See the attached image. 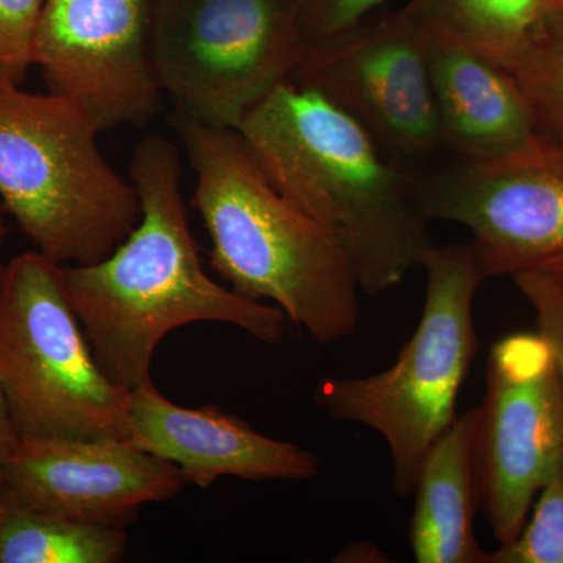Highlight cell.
<instances>
[{
    "mask_svg": "<svg viewBox=\"0 0 563 563\" xmlns=\"http://www.w3.org/2000/svg\"><path fill=\"white\" fill-rule=\"evenodd\" d=\"M512 279L531 303L537 332L553 351L563 387V279L542 268L515 274Z\"/></svg>",
    "mask_w": 563,
    "mask_h": 563,
    "instance_id": "21",
    "label": "cell"
},
{
    "mask_svg": "<svg viewBox=\"0 0 563 563\" xmlns=\"http://www.w3.org/2000/svg\"><path fill=\"white\" fill-rule=\"evenodd\" d=\"M129 180L141 218L110 255L63 266L66 292L103 373L133 390L151 383L152 361L169 332L192 322L235 325L277 346L287 332L279 307L236 295L203 269L181 196V162L165 136H144Z\"/></svg>",
    "mask_w": 563,
    "mask_h": 563,
    "instance_id": "1",
    "label": "cell"
},
{
    "mask_svg": "<svg viewBox=\"0 0 563 563\" xmlns=\"http://www.w3.org/2000/svg\"><path fill=\"white\" fill-rule=\"evenodd\" d=\"M385 0H299L303 46L314 47L346 35L369 20Z\"/></svg>",
    "mask_w": 563,
    "mask_h": 563,
    "instance_id": "22",
    "label": "cell"
},
{
    "mask_svg": "<svg viewBox=\"0 0 563 563\" xmlns=\"http://www.w3.org/2000/svg\"><path fill=\"white\" fill-rule=\"evenodd\" d=\"M426 52L444 150L454 158L499 161L542 143L509 69L431 21Z\"/></svg>",
    "mask_w": 563,
    "mask_h": 563,
    "instance_id": "14",
    "label": "cell"
},
{
    "mask_svg": "<svg viewBox=\"0 0 563 563\" xmlns=\"http://www.w3.org/2000/svg\"><path fill=\"white\" fill-rule=\"evenodd\" d=\"M44 0H0V88L21 87L35 66Z\"/></svg>",
    "mask_w": 563,
    "mask_h": 563,
    "instance_id": "20",
    "label": "cell"
},
{
    "mask_svg": "<svg viewBox=\"0 0 563 563\" xmlns=\"http://www.w3.org/2000/svg\"><path fill=\"white\" fill-rule=\"evenodd\" d=\"M421 266L424 306L396 362L372 376L325 377L313 395L335 420L383 437L398 496L413 495L426 454L457 418V396L479 347L473 307L485 277L472 246L433 244Z\"/></svg>",
    "mask_w": 563,
    "mask_h": 563,
    "instance_id": "5",
    "label": "cell"
},
{
    "mask_svg": "<svg viewBox=\"0 0 563 563\" xmlns=\"http://www.w3.org/2000/svg\"><path fill=\"white\" fill-rule=\"evenodd\" d=\"M540 268L547 269V272L553 273L555 276L562 277L563 279V252L554 255L550 261L544 262Z\"/></svg>",
    "mask_w": 563,
    "mask_h": 563,
    "instance_id": "25",
    "label": "cell"
},
{
    "mask_svg": "<svg viewBox=\"0 0 563 563\" xmlns=\"http://www.w3.org/2000/svg\"><path fill=\"white\" fill-rule=\"evenodd\" d=\"M196 174L191 207L209 232L210 266L250 301H273L321 346L361 321L357 273L328 229L282 196L235 129L172 114Z\"/></svg>",
    "mask_w": 563,
    "mask_h": 563,
    "instance_id": "3",
    "label": "cell"
},
{
    "mask_svg": "<svg viewBox=\"0 0 563 563\" xmlns=\"http://www.w3.org/2000/svg\"><path fill=\"white\" fill-rule=\"evenodd\" d=\"M509 70L531 107L540 140L563 151V0Z\"/></svg>",
    "mask_w": 563,
    "mask_h": 563,
    "instance_id": "18",
    "label": "cell"
},
{
    "mask_svg": "<svg viewBox=\"0 0 563 563\" xmlns=\"http://www.w3.org/2000/svg\"><path fill=\"white\" fill-rule=\"evenodd\" d=\"M488 563H563V473L544 485L517 539L488 553Z\"/></svg>",
    "mask_w": 563,
    "mask_h": 563,
    "instance_id": "19",
    "label": "cell"
},
{
    "mask_svg": "<svg viewBox=\"0 0 563 563\" xmlns=\"http://www.w3.org/2000/svg\"><path fill=\"white\" fill-rule=\"evenodd\" d=\"M426 20L510 69L562 0H410Z\"/></svg>",
    "mask_w": 563,
    "mask_h": 563,
    "instance_id": "17",
    "label": "cell"
},
{
    "mask_svg": "<svg viewBox=\"0 0 563 563\" xmlns=\"http://www.w3.org/2000/svg\"><path fill=\"white\" fill-rule=\"evenodd\" d=\"M0 387L21 439L125 440L131 390L96 361L63 266L40 251L0 284Z\"/></svg>",
    "mask_w": 563,
    "mask_h": 563,
    "instance_id": "6",
    "label": "cell"
},
{
    "mask_svg": "<svg viewBox=\"0 0 563 563\" xmlns=\"http://www.w3.org/2000/svg\"><path fill=\"white\" fill-rule=\"evenodd\" d=\"M125 442L179 468L185 484L209 488L222 476L251 483L310 481L318 455L255 431L213 404L188 409L166 399L154 384L131 390Z\"/></svg>",
    "mask_w": 563,
    "mask_h": 563,
    "instance_id": "13",
    "label": "cell"
},
{
    "mask_svg": "<svg viewBox=\"0 0 563 563\" xmlns=\"http://www.w3.org/2000/svg\"><path fill=\"white\" fill-rule=\"evenodd\" d=\"M236 131L273 187L343 244L365 295L422 265L433 243L421 174L390 161L335 103L287 80Z\"/></svg>",
    "mask_w": 563,
    "mask_h": 563,
    "instance_id": "2",
    "label": "cell"
},
{
    "mask_svg": "<svg viewBox=\"0 0 563 563\" xmlns=\"http://www.w3.org/2000/svg\"><path fill=\"white\" fill-rule=\"evenodd\" d=\"M473 453L479 512L499 544L512 542L544 485L563 473V387L539 332L493 344Z\"/></svg>",
    "mask_w": 563,
    "mask_h": 563,
    "instance_id": "8",
    "label": "cell"
},
{
    "mask_svg": "<svg viewBox=\"0 0 563 563\" xmlns=\"http://www.w3.org/2000/svg\"><path fill=\"white\" fill-rule=\"evenodd\" d=\"M0 485L36 509L125 528L141 507L174 498L185 481L172 462L125 440L21 439Z\"/></svg>",
    "mask_w": 563,
    "mask_h": 563,
    "instance_id": "12",
    "label": "cell"
},
{
    "mask_svg": "<svg viewBox=\"0 0 563 563\" xmlns=\"http://www.w3.org/2000/svg\"><path fill=\"white\" fill-rule=\"evenodd\" d=\"M128 543L125 528L36 509L0 485V563H117Z\"/></svg>",
    "mask_w": 563,
    "mask_h": 563,
    "instance_id": "16",
    "label": "cell"
},
{
    "mask_svg": "<svg viewBox=\"0 0 563 563\" xmlns=\"http://www.w3.org/2000/svg\"><path fill=\"white\" fill-rule=\"evenodd\" d=\"M7 233H9V229H7L5 222L0 218V284H2L3 276H5L7 272V263L3 262L2 258V250L3 244H5Z\"/></svg>",
    "mask_w": 563,
    "mask_h": 563,
    "instance_id": "26",
    "label": "cell"
},
{
    "mask_svg": "<svg viewBox=\"0 0 563 563\" xmlns=\"http://www.w3.org/2000/svg\"><path fill=\"white\" fill-rule=\"evenodd\" d=\"M333 562L339 563H379L388 562L387 555L373 543H351L343 548L339 554L335 555Z\"/></svg>",
    "mask_w": 563,
    "mask_h": 563,
    "instance_id": "24",
    "label": "cell"
},
{
    "mask_svg": "<svg viewBox=\"0 0 563 563\" xmlns=\"http://www.w3.org/2000/svg\"><path fill=\"white\" fill-rule=\"evenodd\" d=\"M474 407L432 444L415 485L409 540L418 563H488L474 532Z\"/></svg>",
    "mask_w": 563,
    "mask_h": 563,
    "instance_id": "15",
    "label": "cell"
},
{
    "mask_svg": "<svg viewBox=\"0 0 563 563\" xmlns=\"http://www.w3.org/2000/svg\"><path fill=\"white\" fill-rule=\"evenodd\" d=\"M429 221L457 222L485 279L540 268L563 252V151L540 143L499 161L453 158L420 177Z\"/></svg>",
    "mask_w": 563,
    "mask_h": 563,
    "instance_id": "10",
    "label": "cell"
},
{
    "mask_svg": "<svg viewBox=\"0 0 563 563\" xmlns=\"http://www.w3.org/2000/svg\"><path fill=\"white\" fill-rule=\"evenodd\" d=\"M99 133L65 96L0 88V199L57 265L102 261L141 218L139 192L103 157Z\"/></svg>",
    "mask_w": 563,
    "mask_h": 563,
    "instance_id": "4",
    "label": "cell"
},
{
    "mask_svg": "<svg viewBox=\"0 0 563 563\" xmlns=\"http://www.w3.org/2000/svg\"><path fill=\"white\" fill-rule=\"evenodd\" d=\"M157 0H44L35 66L99 131L146 125L161 110L151 57Z\"/></svg>",
    "mask_w": 563,
    "mask_h": 563,
    "instance_id": "11",
    "label": "cell"
},
{
    "mask_svg": "<svg viewBox=\"0 0 563 563\" xmlns=\"http://www.w3.org/2000/svg\"><path fill=\"white\" fill-rule=\"evenodd\" d=\"M303 51L299 0H157L151 57L174 113L239 129Z\"/></svg>",
    "mask_w": 563,
    "mask_h": 563,
    "instance_id": "7",
    "label": "cell"
},
{
    "mask_svg": "<svg viewBox=\"0 0 563 563\" xmlns=\"http://www.w3.org/2000/svg\"><path fill=\"white\" fill-rule=\"evenodd\" d=\"M21 435L14 426L13 417H11L9 402L0 387V473L3 466L10 461L16 448L20 446Z\"/></svg>",
    "mask_w": 563,
    "mask_h": 563,
    "instance_id": "23",
    "label": "cell"
},
{
    "mask_svg": "<svg viewBox=\"0 0 563 563\" xmlns=\"http://www.w3.org/2000/svg\"><path fill=\"white\" fill-rule=\"evenodd\" d=\"M428 21L412 2L307 47L290 81L320 92L358 122L390 161L418 174L444 150L433 102Z\"/></svg>",
    "mask_w": 563,
    "mask_h": 563,
    "instance_id": "9",
    "label": "cell"
}]
</instances>
